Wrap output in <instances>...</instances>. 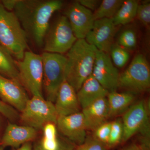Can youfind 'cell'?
<instances>
[{
	"mask_svg": "<svg viewBox=\"0 0 150 150\" xmlns=\"http://www.w3.org/2000/svg\"><path fill=\"white\" fill-rule=\"evenodd\" d=\"M116 30L117 26L112 18L96 20L92 28L85 39L98 51L109 54Z\"/></svg>",
	"mask_w": 150,
	"mask_h": 150,
	"instance_id": "8fae6325",
	"label": "cell"
},
{
	"mask_svg": "<svg viewBox=\"0 0 150 150\" xmlns=\"http://www.w3.org/2000/svg\"><path fill=\"white\" fill-rule=\"evenodd\" d=\"M19 79L32 96H43V67L42 56L26 51L21 60L16 61Z\"/></svg>",
	"mask_w": 150,
	"mask_h": 150,
	"instance_id": "5b68a950",
	"label": "cell"
},
{
	"mask_svg": "<svg viewBox=\"0 0 150 150\" xmlns=\"http://www.w3.org/2000/svg\"><path fill=\"white\" fill-rule=\"evenodd\" d=\"M138 19L145 26H148L150 23V3L149 2L139 5L137 15Z\"/></svg>",
	"mask_w": 150,
	"mask_h": 150,
	"instance_id": "4316f807",
	"label": "cell"
},
{
	"mask_svg": "<svg viewBox=\"0 0 150 150\" xmlns=\"http://www.w3.org/2000/svg\"><path fill=\"white\" fill-rule=\"evenodd\" d=\"M97 50L85 39H77L67 53L65 79L76 93L92 74Z\"/></svg>",
	"mask_w": 150,
	"mask_h": 150,
	"instance_id": "7a4b0ae2",
	"label": "cell"
},
{
	"mask_svg": "<svg viewBox=\"0 0 150 150\" xmlns=\"http://www.w3.org/2000/svg\"><path fill=\"white\" fill-rule=\"evenodd\" d=\"M77 40L68 19L62 16L49 26L44 38L43 50L48 53L63 54L67 53Z\"/></svg>",
	"mask_w": 150,
	"mask_h": 150,
	"instance_id": "ba28073f",
	"label": "cell"
},
{
	"mask_svg": "<svg viewBox=\"0 0 150 150\" xmlns=\"http://www.w3.org/2000/svg\"><path fill=\"white\" fill-rule=\"evenodd\" d=\"M54 104L59 116L77 113L81 108L76 92L66 81L60 86Z\"/></svg>",
	"mask_w": 150,
	"mask_h": 150,
	"instance_id": "2e32d148",
	"label": "cell"
},
{
	"mask_svg": "<svg viewBox=\"0 0 150 150\" xmlns=\"http://www.w3.org/2000/svg\"><path fill=\"white\" fill-rule=\"evenodd\" d=\"M43 61V88L46 99L54 103L60 86L66 81L67 59L63 54L44 52Z\"/></svg>",
	"mask_w": 150,
	"mask_h": 150,
	"instance_id": "277c9868",
	"label": "cell"
},
{
	"mask_svg": "<svg viewBox=\"0 0 150 150\" xmlns=\"http://www.w3.org/2000/svg\"><path fill=\"white\" fill-rule=\"evenodd\" d=\"M75 147L72 143H69L63 141L61 147L58 150H73ZM33 150H48L42 146L39 142L35 144Z\"/></svg>",
	"mask_w": 150,
	"mask_h": 150,
	"instance_id": "f546056e",
	"label": "cell"
},
{
	"mask_svg": "<svg viewBox=\"0 0 150 150\" xmlns=\"http://www.w3.org/2000/svg\"><path fill=\"white\" fill-rule=\"evenodd\" d=\"M56 125L57 129L63 136L77 146L82 144L86 139L87 130L82 112L59 116Z\"/></svg>",
	"mask_w": 150,
	"mask_h": 150,
	"instance_id": "7c38bea8",
	"label": "cell"
},
{
	"mask_svg": "<svg viewBox=\"0 0 150 150\" xmlns=\"http://www.w3.org/2000/svg\"><path fill=\"white\" fill-rule=\"evenodd\" d=\"M92 75L108 92L118 88L120 74L108 53L97 50Z\"/></svg>",
	"mask_w": 150,
	"mask_h": 150,
	"instance_id": "30bf717a",
	"label": "cell"
},
{
	"mask_svg": "<svg viewBox=\"0 0 150 150\" xmlns=\"http://www.w3.org/2000/svg\"><path fill=\"white\" fill-rule=\"evenodd\" d=\"M4 148L3 147V146H0V150H4Z\"/></svg>",
	"mask_w": 150,
	"mask_h": 150,
	"instance_id": "e575fe53",
	"label": "cell"
},
{
	"mask_svg": "<svg viewBox=\"0 0 150 150\" xmlns=\"http://www.w3.org/2000/svg\"><path fill=\"white\" fill-rule=\"evenodd\" d=\"M110 128L111 122L103 123L94 130L93 138L107 147L110 137Z\"/></svg>",
	"mask_w": 150,
	"mask_h": 150,
	"instance_id": "484cf974",
	"label": "cell"
},
{
	"mask_svg": "<svg viewBox=\"0 0 150 150\" xmlns=\"http://www.w3.org/2000/svg\"><path fill=\"white\" fill-rule=\"evenodd\" d=\"M123 0H103L93 13L95 20L104 18H112L122 5Z\"/></svg>",
	"mask_w": 150,
	"mask_h": 150,
	"instance_id": "7402d4cb",
	"label": "cell"
},
{
	"mask_svg": "<svg viewBox=\"0 0 150 150\" xmlns=\"http://www.w3.org/2000/svg\"><path fill=\"white\" fill-rule=\"evenodd\" d=\"M108 149L105 145L93 137L92 139H86L83 143L77 146L73 150H108Z\"/></svg>",
	"mask_w": 150,
	"mask_h": 150,
	"instance_id": "83f0119b",
	"label": "cell"
},
{
	"mask_svg": "<svg viewBox=\"0 0 150 150\" xmlns=\"http://www.w3.org/2000/svg\"><path fill=\"white\" fill-rule=\"evenodd\" d=\"M64 16L68 19L77 39H85L95 21L92 11L76 1L66 11Z\"/></svg>",
	"mask_w": 150,
	"mask_h": 150,
	"instance_id": "4fadbf2b",
	"label": "cell"
},
{
	"mask_svg": "<svg viewBox=\"0 0 150 150\" xmlns=\"http://www.w3.org/2000/svg\"><path fill=\"white\" fill-rule=\"evenodd\" d=\"M107 97L109 118L123 114L133 104L135 98L134 94L130 92L119 93L116 91L108 93Z\"/></svg>",
	"mask_w": 150,
	"mask_h": 150,
	"instance_id": "d6986e66",
	"label": "cell"
},
{
	"mask_svg": "<svg viewBox=\"0 0 150 150\" xmlns=\"http://www.w3.org/2000/svg\"><path fill=\"white\" fill-rule=\"evenodd\" d=\"M108 93L92 75H91L77 92V96L81 108L82 110L98 100L106 97Z\"/></svg>",
	"mask_w": 150,
	"mask_h": 150,
	"instance_id": "e0dca14e",
	"label": "cell"
},
{
	"mask_svg": "<svg viewBox=\"0 0 150 150\" xmlns=\"http://www.w3.org/2000/svg\"><path fill=\"white\" fill-rule=\"evenodd\" d=\"M27 35L13 12L0 2V46L13 58L21 60L28 49Z\"/></svg>",
	"mask_w": 150,
	"mask_h": 150,
	"instance_id": "3957f363",
	"label": "cell"
},
{
	"mask_svg": "<svg viewBox=\"0 0 150 150\" xmlns=\"http://www.w3.org/2000/svg\"><path fill=\"white\" fill-rule=\"evenodd\" d=\"M37 134L38 130L32 127L8 123L0 141V146L4 148H18L23 144L35 139Z\"/></svg>",
	"mask_w": 150,
	"mask_h": 150,
	"instance_id": "9a60e30c",
	"label": "cell"
},
{
	"mask_svg": "<svg viewBox=\"0 0 150 150\" xmlns=\"http://www.w3.org/2000/svg\"><path fill=\"white\" fill-rule=\"evenodd\" d=\"M78 2L81 5L91 11H95L101 2L96 0H79Z\"/></svg>",
	"mask_w": 150,
	"mask_h": 150,
	"instance_id": "4dcf8cb0",
	"label": "cell"
},
{
	"mask_svg": "<svg viewBox=\"0 0 150 150\" xmlns=\"http://www.w3.org/2000/svg\"><path fill=\"white\" fill-rule=\"evenodd\" d=\"M149 105L141 100L131 105L123 114V133L122 142H127L135 134L150 137Z\"/></svg>",
	"mask_w": 150,
	"mask_h": 150,
	"instance_id": "9c48e42d",
	"label": "cell"
},
{
	"mask_svg": "<svg viewBox=\"0 0 150 150\" xmlns=\"http://www.w3.org/2000/svg\"><path fill=\"white\" fill-rule=\"evenodd\" d=\"M138 6L139 3L135 0L124 1L112 18L115 25H126L132 21L137 15Z\"/></svg>",
	"mask_w": 150,
	"mask_h": 150,
	"instance_id": "ffe728a7",
	"label": "cell"
},
{
	"mask_svg": "<svg viewBox=\"0 0 150 150\" xmlns=\"http://www.w3.org/2000/svg\"><path fill=\"white\" fill-rule=\"evenodd\" d=\"M123 133V123L121 118H118L111 122L108 148L113 147L122 142Z\"/></svg>",
	"mask_w": 150,
	"mask_h": 150,
	"instance_id": "cb8c5ba5",
	"label": "cell"
},
{
	"mask_svg": "<svg viewBox=\"0 0 150 150\" xmlns=\"http://www.w3.org/2000/svg\"><path fill=\"white\" fill-rule=\"evenodd\" d=\"M137 144L138 150H150V137L141 136Z\"/></svg>",
	"mask_w": 150,
	"mask_h": 150,
	"instance_id": "1f68e13d",
	"label": "cell"
},
{
	"mask_svg": "<svg viewBox=\"0 0 150 150\" xmlns=\"http://www.w3.org/2000/svg\"><path fill=\"white\" fill-rule=\"evenodd\" d=\"M60 0H14L13 12L22 27L33 43L43 46L53 14L61 9Z\"/></svg>",
	"mask_w": 150,
	"mask_h": 150,
	"instance_id": "6da1fadb",
	"label": "cell"
},
{
	"mask_svg": "<svg viewBox=\"0 0 150 150\" xmlns=\"http://www.w3.org/2000/svg\"><path fill=\"white\" fill-rule=\"evenodd\" d=\"M59 115L53 103L43 96H34L28 100L19 119L25 126L38 131L49 123L56 124Z\"/></svg>",
	"mask_w": 150,
	"mask_h": 150,
	"instance_id": "8992f818",
	"label": "cell"
},
{
	"mask_svg": "<svg viewBox=\"0 0 150 150\" xmlns=\"http://www.w3.org/2000/svg\"><path fill=\"white\" fill-rule=\"evenodd\" d=\"M150 87V67L143 54H137L131 64L119 75L118 87L132 93H140L148 91Z\"/></svg>",
	"mask_w": 150,
	"mask_h": 150,
	"instance_id": "52a82bcc",
	"label": "cell"
},
{
	"mask_svg": "<svg viewBox=\"0 0 150 150\" xmlns=\"http://www.w3.org/2000/svg\"><path fill=\"white\" fill-rule=\"evenodd\" d=\"M82 110L87 130L93 131L106 122L109 118V110L106 97L98 100Z\"/></svg>",
	"mask_w": 150,
	"mask_h": 150,
	"instance_id": "ac0fdd59",
	"label": "cell"
},
{
	"mask_svg": "<svg viewBox=\"0 0 150 150\" xmlns=\"http://www.w3.org/2000/svg\"><path fill=\"white\" fill-rule=\"evenodd\" d=\"M13 150H33L32 144L30 142L25 143L21 145V146Z\"/></svg>",
	"mask_w": 150,
	"mask_h": 150,
	"instance_id": "d6a6232c",
	"label": "cell"
},
{
	"mask_svg": "<svg viewBox=\"0 0 150 150\" xmlns=\"http://www.w3.org/2000/svg\"><path fill=\"white\" fill-rule=\"evenodd\" d=\"M118 44L127 50L134 49L137 45L136 32L131 29L124 30L118 38Z\"/></svg>",
	"mask_w": 150,
	"mask_h": 150,
	"instance_id": "d4e9b609",
	"label": "cell"
},
{
	"mask_svg": "<svg viewBox=\"0 0 150 150\" xmlns=\"http://www.w3.org/2000/svg\"><path fill=\"white\" fill-rule=\"evenodd\" d=\"M121 150H138V144L137 143H131Z\"/></svg>",
	"mask_w": 150,
	"mask_h": 150,
	"instance_id": "836d02e7",
	"label": "cell"
},
{
	"mask_svg": "<svg viewBox=\"0 0 150 150\" xmlns=\"http://www.w3.org/2000/svg\"><path fill=\"white\" fill-rule=\"evenodd\" d=\"M0 99L21 112L29 98L19 81L0 75Z\"/></svg>",
	"mask_w": 150,
	"mask_h": 150,
	"instance_id": "5bb4252c",
	"label": "cell"
},
{
	"mask_svg": "<svg viewBox=\"0 0 150 150\" xmlns=\"http://www.w3.org/2000/svg\"><path fill=\"white\" fill-rule=\"evenodd\" d=\"M0 114L8 119L11 122L19 119L17 110L0 99Z\"/></svg>",
	"mask_w": 150,
	"mask_h": 150,
	"instance_id": "f1b7e54d",
	"label": "cell"
},
{
	"mask_svg": "<svg viewBox=\"0 0 150 150\" xmlns=\"http://www.w3.org/2000/svg\"><path fill=\"white\" fill-rule=\"evenodd\" d=\"M1 119H0V127H1Z\"/></svg>",
	"mask_w": 150,
	"mask_h": 150,
	"instance_id": "d590c367",
	"label": "cell"
},
{
	"mask_svg": "<svg viewBox=\"0 0 150 150\" xmlns=\"http://www.w3.org/2000/svg\"><path fill=\"white\" fill-rule=\"evenodd\" d=\"M0 75L6 78L19 81L16 60H14L13 57L1 46Z\"/></svg>",
	"mask_w": 150,
	"mask_h": 150,
	"instance_id": "44dd1931",
	"label": "cell"
},
{
	"mask_svg": "<svg viewBox=\"0 0 150 150\" xmlns=\"http://www.w3.org/2000/svg\"><path fill=\"white\" fill-rule=\"evenodd\" d=\"M109 53L112 63L115 67L118 68L124 67L130 58V54L128 50L118 43H113Z\"/></svg>",
	"mask_w": 150,
	"mask_h": 150,
	"instance_id": "603a6c76",
	"label": "cell"
}]
</instances>
